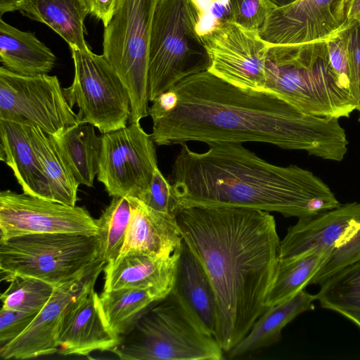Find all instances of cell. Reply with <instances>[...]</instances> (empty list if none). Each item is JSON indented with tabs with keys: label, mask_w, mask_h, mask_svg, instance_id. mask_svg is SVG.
I'll return each mask as SVG.
<instances>
[{
	"label": "cell",
	"mask_w": 360,
	"mask_h": 360,
	"mask_svg": "<svg viewBox=\"0 0 360 360\" xmlns=\"http://www.w3.org/2000/svg\"><path fill=\"white\" fill-rule=\"evenodd\" d=\"M105 262L100 257L82 275L55 287L44 308L18 337L0 347L3 359H28L58 352V329L67 307L95 285Z\"/></svg>",
	"instance_id": "cell-16"
},
{
	"label": "cell",
	"mask_w": 360,
	"mask_h": 360,
	"mask_svg": "<svg viewBox=\"0 0 360 360\" xmlns=\"http://www.w3.org/2000/svg\"><path fill=\"white\" fill-rule=\"evenodd\" d=\"M296 1L297 0H271L276 8L289 5Z\"/></svg>",
	"instance_id": "cell-40"
},
{
	"label": "cell",
	"mask_w": 360,
	"mask_h": 360,
	"mask_svg": "<svg viewBox=\"0 0 360 360\" xmlns=\"http://www.w3.org/2000/svg\"><path fill=\"white\" fill-rule=\"evenodd\" d=\"M131 216L121 253L139 252L168 257L181 249L182 237L175 215L155 210L127 197Z\"/></svg>",
	"instance_id": "cell-19"
},
{
	"label": "cell",
	"mask_w": 360,
	"mask_h": 360,
	"mask_svg": "<svg viewBox=\"0 0 360 360\" xmlns=\"http://www.w3.org/2000/svg\"><path fill=\"white\" fill-rule=\"evenodd\" d=\"M131 210L127 197L114 196L96 219L98 228L99 257L105 264L120 255L130 224Z\"/></svg>",
	"instance_id": "cell-30"
},
{
	"label": "cell",
	"mask_w": 360,
	"mask_h": 360,
	"mask_svg": "<svg viewBox=\"0 0 360 360\" xmlns=\"http://www.w3.org/2000/svg\"><path fill=\"white\" fill-rule=\"evenodd\" d=\"M329 254L328 250L319 248L291 259L279 260L266 298V308L280 304L304 289Z\"/></svg>",
	"instance_id": "cell-27"
},
{
	"label": "cell",
	"mask_w": 360,
	"mask_h": 360,
	"mask_svg": "<svg viewBox=\"0 0 360 360\" xmlns=\"http://www.w3.org/2000/svg\"><path fill=\"white\" fill-rule=\"evenodd\" d=\"M180 250L168 257L139 252L119 256L104 266L103 291L136 288L156 301L164 298L174 286Z\"/></svg>",
	"instance_id": "cell-18"
},
{
	"label": "cell",
	"mask_w": 360,
	"mask_h": 360,
	"mask_svg": "<svg viewBox=\"0 0 360 360\" xmlns=\"http://www.w3.org/2000/svg\"><path fill=\"white\" fill-rule=\"evenodd\" d=\"M316 295L300 290L290 299L268 308L248 333L229 352V359H237L277 343L283 328L295 317L314 308Z\"/></svg>",
	"instance_id": "cell-23"
},
{
	"label": "cell",
	"mask_w": 360,
	"mask_h": 360,
	"mask_svg": "<svg viewBox=\"0 0 360 360\" xmlns=\"http://www.w3.org/2000/svg\"><path fill=\"white\" fill-rule=\"evenodd\" d=\"M139 200L160 212L174 215L178 212L172 184L163 176L158 167L154 171L148 188Z\"/></svg>",
	"instance_id": "cell-35"
},
{
	"label": "cell",
	"mask_w": 360,
	"mask_h": 360,
	"mask_svg": "<svg viewBox=\"0 0 360 360\" xmlns=\"http://www.w3.org/2000/svg\"><path fill=\"white\" fill-rule=\"evenodd\" d=\"M117 0H86L89 13L100 20L104 27L110 21Z\"/></svg>",
	"instance_id": "cell-38"
},
{
	"label": "cell",
	"mask_w": 360,
	"mask_h": 360,
	"mask_svg": "<svg viewBox=\"0 0 360 360\" xmlns=\"http://www.w3.org/2000/svg\"><path fill=\"white\" fill-rule=\"evenodd\" d=\"M38 314L1 307L0 311L1 345L18 337L31 324Z\"/></svg>",
	"instance_id": "cell-37"
},
{
	"label": "cell",
	"mask_w": 360,
	"mask_h": 360,
	"mask_svg": "<svg viewBox=\"0 0 360 360\" xmlns=\"http://www.w3.org/2000/svg\"><path fill=\"white\" fill-rule=\"evenodd\" d=\"M15 11L48 25L70 47L90 49L84 39V20L89 13L86 0H0L1 16Z\"/></svg>",
	"instance_id": "cell-20"
},
{
	"label": "cell",
	"mask_w": 360,
	"mask_h": 360,
	"mask_svg": "<svg viewBox=\"0 0 360 360\" xmlns=\"http://www.w3.org/2000/svg\"><path fill=\"white\" fill-rule=\"evenodd\" d=\"M342 30L329 38L326 43L329 61L333 71L340 86L352 97L350 94L349 64Z\"/></svg>",
	"instance_id": "cell-36"
},
{
	"label": "cell",
	"mask_w": 360,
	"mask_h": 360,
	"mask_svg": "<svg viewBox=\"0 0 360 360\" xmlns=\"http://www.w3.org/2000/svg\"><path fill=\"white\" fill-rule=\"evenodd\" d=\"M1 160L12 169L23 193L51 200L49 182L33 149L30 127L0 120Z\"/></svg>",
	"instance_id": "cell-21"
},
{
	"label": "cell",
	"mask_w": 360,
	"mask_h": 360,
	"mask_svg": "<svg viewBox=\"0 0 360 360\" xmlns=\"http://www.w3.org/2000/svg\"><path fill=\"white\" fill-rule=\"evenodd\" d=\"M97 179L109 195L139 198L158 167L155 142L139 123L103 134Z\"/></svg>",
	"instance_id": "cell-12"
},
{
	"label": "cell",
	"mask_w": 360,
	"mask_h": 360,
	"mask_svg": "<svg viewBox=\"0 0 360 360\" xmlns=\"http://www.w3.org/2000/svg\"><path fill=\"white\" fill-rule=\"evenodd\" d=\"M53 138L76 181L79 185L93 186L102 150V139L94 127L76 124Z\"/></svg>",
	"instance_id": "cell-25"
},
{
	"label": "cell",
	"mask_w": 360,
	"mask_h": 360,
	"mask_svg": "<svg viewBox=\"0 0 360 360\" xmlns=\"http://www.w3.org/2000/svg\"><path fill=\"white\" fill-rule=\"evenodd\" d=\"M195 22V30L202 41L230 22L231 0H187Z\"/></svg>",
	"instance_id": "cell-32"
},
{
	"label": "cell",
	"mask_w": 360,
	"mask_h": 360,
	"mask_svg": "<svg viewBox=\"0 0 360 360\" xmlns=\"http://www.w3.org/2000/svg\"><path fill=\"white\" fill-rule=\"evenodd\" d=\"M276 8L271 0H231V22L259 30Z\"/></svg>",
	"instance_id": "cell-33"
},
{
	"label": "cell",
	"mask_w": 360,
	"mask_h": 360,
	"mask_svg": "<svg viewBox=\"0 0 360 360\" xmlns=\"http://www.w3.org/2000/svg\"><path fill=\"white\" fill-rule=\"evenodd\" d=\"M175 217L213 286L214 338L226 354L267 309L281 243L274 217L245 207L194 206L179 209Z\"/></svg>",
	"instance_id": "cell-2"
},
{
	"label": "cell",
	"mask_w": 360,
	"mask_h": 360,
	"mask_svg": "<svg viewBox=\"0 0 360 360\" xmlns=\"http://www.w3.org/2000/svg\"><path fill=\"white\" fill-rule=\"evenodd\" d=\"M264 91L321 117H349L356 108L333 71L326 41L270 44L265 60Z\"/></svg>",
	"instance_id": "cell-4"
},
{
	"label": "cell",
	"mask_w": 360,
	"mask_h": 360,
	"mask_svg": "<svg viewBox=\"0 0 360 360\" xmlns=\"http://www.w3.org/2000/svg\"><path fill=\"white\" fill-rule=\"evenodd\" d=\"M99 257L97 236L31 233L0 241L2 280L28 276L58 286L82 275Z\"/></svg>",
	"instance_id": "cell-6"
},
{
	"label": "cell",
	"mask_w": 360,
	"mask_h": 360,
	"mask_svg": "<svg viewBox=\"0 0 360 360\" xmlns=\"http://www.w3.org/2000/svg\"><path fill=\"white\" fill-rule=\"evenodd\" d=\"M158 0H117L104 27L103 55L127 89L129 123L148 115V65L152 20Z\"/></svg>",
	"instance_id": "cell-8"
},
{
	"label": "cell",
	"mask_w": 360,
	"mask_h": 360,
	"mask_svg": "<svg viewBox=\"0 0 360 360\" xmlns=\"http://www.w3.org/2000/svg\"><path fill=\"white\" fill-rule=\"evenodd\" d=\"M208 71L246 90L264 91V68L270 46L257 30L228 22L202 41Z\"/></svg>",
	"instance_id": "cell-14"
},
{
	"label": "cell",
	"mask_w": 360,
	"mask_h": 360,
	"mask_svg": "<svg viewBox=\"0 0 360 360\" xmlns=\"http://www.w3.org/2000/svg\"><path fill=\"white\" fill-rule=\"evenodd\" d=\"M33 149L49 182L51 200L75 206L79 184L72 175L53 136L30 127Z\"/></svg>",
	"instance_id": "cell-26"
},
{
	"label": "cell",
	"mask_w": 360,
	"mask_h": 360,
	"mask_svg": "<svg viewBox=\"0 0 360 360\" xmlns=\"http://www.w3.org/2000/svg\"><path fill=\"white\" fill-rule=\"evenodd\" d=\"M0 60L6 69L25 76L48 74L56 57L34 33L0 20Z\"/></svg>",
	"instance_id": "cell-24"
},
{
	"label": "cell",
	"mask_w": 360,
	"mask_h": 360,
	"mask_svg": "<svg viewBox=\"0 0 360 360\" xmlns=\"http://www.w3.org/2000/svg\"><path fill=\"white\" fill-rule=\"evenodd\" d=\"M354 19L357 20L360 22V13L356 15Z\"/></svg>",
	"instance_id": "cell-41"
},
{
	"label": "cell",
	"mask_w": 360,
	"mask_h": 360,
	"mask_svg": "<svg viewBox=\"0 0 360 360\" xmlns=\"http://www.w3.org/2000/svg\"><path fill=\"white\" fill-rule=\"evenodd\" d=\"M349 64L350 94L360 121V22L353 19L342 30Z\"/></svg>",
	"instance_id": "cell-34"
},
{
	"label": "cell",
	"mask_w": 360,
	"mask_h": 360,
	"mask_svg": "<svg viewBox=\"0 0 360 360\" xmlns=\"http://www.w3.org/2000/svg\"><path fill=\"white\" fill-rule=\"evenodd\" d=\"M181 145L170 175L178 210L245 207L299 219L340 205L329 186L311 171L273 165L242 143H211L204 153Z\"/></svg>",
	"instance_id": "cell-3"
},
{
	"label": "cell",
	"mask_w": 360,
	"mask_h": 360,
	"mask_svg": "<svg viewBox=\"0 0 360 360\" xmlns=\"http://www.w3.org/2000/svg\"><path fill=\"white\" fill-rule=\"evenodd\" d=\"M156 300L148 292L136 288L103 291L98 302L105 322L116 335L128 333Z\"/></svg>",
	"instance_id": "cell-29"
},
{
	"label": "cell",
	"mask_w": 360,
	"mask_h": 360,
	"mask_svg": "<svg viewBox=\"0 0 360 360\" xmlns=\"http://www.w3.org/2000/svg\"><path fill=\"white\" fill-rule=\"evenodd\" d=\"M324 248L330 254L309 285L328 278L360 259V202L340 205L317 215L299 218L281 240L279 260Z\"/></svg>",
	"instance_id": "cell-9"
},
{
	"label": "cell",
	"mask_w": 360,
	"mask_h": 360,
	"mask_svg": "<svg viewBox=\"0 0 360 360\" xmlns=\"http://www.w3.org/2000/svg\"><path fill=\"white\" fill-rule=\"evenodd\" d=\"M96 219L84 207L11 190L0 193V241L44 233L97 236Z\"/></svg>",
	"instance_id": "cell-13"
},
{
	"label": "cell",
	"mask_w": 360,
	"mask_h": 360,
	"mask_svg": "<svg viewBox=\"0 0 360 360\" xmlns=\"http://www.w3.org/2000/svg\"><path fill=\"white\" fill-rule=\"evenodd\" d=\"M174 287L214 337L217 305L214 288L203 266L183 238Z\"/></svg>",
	"instance_id": "cell-22"
},
{
	"label": "cell",
	"mask_w": 360,
	"mask_h": 360,
	"mask_svg": "<svg viewBox=\"0 0 360 360\" xmlns=\"http://www.w3.org/2000/svg\"><path fill=\"white\" fill-rule=\"evenodd\" d=\"M70 49L75 75L72 84L63 89L70 106L79 108V124L96 127L102 134L125 127L131 101L116 71L103 54Z\"/></svg>",
	"instance_id": "cell-10"
},
{
	"label": "cell",
	"mask_w": 360,
	"mask_h": 360,
	"mask_svg": "<svg viewBox=\"0 0 360 360\" xmlns=\"http://www.w3.org/2000/svg\"><path fill=\"white\" fill-rule=\"evenodd\" d=\"M360 13V0H351L348 10L349 22L354 19L358 13Z\"/></svg>",
	"instance_id": "cell-39"
},
{
	"label": "cell",
	"mask_w": 360,
	"mask_h": 360,
	"mask_svg": "<svg viewBox=\"0 0 360 360\" xmlns=\"http://www.w3.org/2000/svg\"><path fill=\"white\" fill-rule=\"evenodd\" d=\"M209 66V56L195 32L188 1L158 0L148 51L149 101Z\"/></svg>",
	"instance_id": "cell-7"
},
{
	"label": "cell",
	"mask_w": 360,
	"mask_h": 360,
	"mask_svg": "<svg viewBox=\"0 0 360 360\" xmlns=\"http://www.w3.org/2000/svg\"><path fill=\"white\" fill-rule=\"evenodd\" d=\"M94 285L87 288L66 309L58 333V353L88 356L95 351H110L121 342L107 326Z\"/></svg>",
	"instance_id": "cell-17"
},
{
	"label": "cell",
	"mask_w": 360,
	"mask_h": 360,
	"mask_svg": "<svg viewBox=\"0 0 360 360\" xmlns=\"http://www.w3.org/2000/svg\"><path fill=\"white\" fill-rule=\"evenodd\" d=\"M320 285L316 300L321 306L341 314L360 328V259Z\"/></svg>",
	"instance_id": "cell-28"
},
{
	"label": "cell",
	"mask_w": 360,
	"mask_h": 360,
	"mask_svg": "<svg viewBox=\"0 0 360 360\" xmlns=\"http://www.w3.org/2000/svg\"><path fill=\"white\" fill-rule=\"evenodd\" d=\"M111 352L122 360H221L224 352L174 287Z\"/></svg>",
	"instance_id": "cell-5"
},
{
	"label": "cell",
	"mask_w": 360,
	"mask_h": 360,
	"mask_svg": "<svg viewBox=\"0 0 360 360\" xmlns=\"http://www.w3.org/2000/svg\"><path fill=\"white\" fill-rule=\"evenodd\" d=\"M0 120L36 127L56 136L79 120L56 76H25L0 68Z\"/></svg>",
	"instance_id": "cell-11"
},
{
	"label": "cell",
	"mask_w": 360,
	"mask_h": 360,
	"mask_svg": "<svg viewBox=\"0 0 360 360\" xmlns=\"http://www.w3.org/2000/svg\"><path fill=\"white\" fill-rule=\"evenodd\" d=\"M7 282L9 285L0 297L2 307L25 312L39 313L55 289L54 285L33 277L15 276Z\"/></svg>",
	"instance_id": "cell-31"
},
{
	"label": "cell",
	"mask_w": 360,
	"mask_h": 360,
	"mask_svg": "<svg viewBox=\"0 0 360 360\" xmlns=\"http://www.w3.org/2000/svg\"><path fill=\"white\" fill-rule=\"evenodd\" d=\"M175 106L153 120L158 146L195 141L270 143L342 161L349 141L338 119L307 113L277 95L236 86L208 70L172 87Z\"/></svg>",
	"instance_id": "cell-1"
},
{
	"label": "cell",
	"mask_w": 360,
	"mask_h": 360,
	"mask_svg": "<svg viewBox=\"0 0 360 360\" xmlns=\"http://www.w3.org/2000/svg\"><path fill=\"white\" fill-rule=\"evenodd\" d=\"M351 0H297L275 8L259 30L271 45L300 44L329 38L349 23Z\"/></svg>",
	"instance_id": "cell-15"
}]
</instances>
